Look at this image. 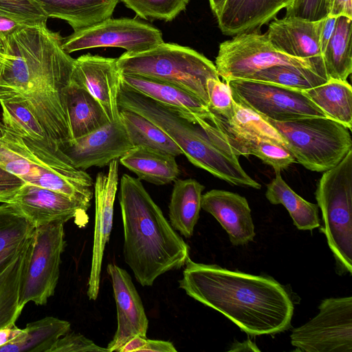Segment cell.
I'll return each instance as SVG.
<instances>
[{
  "label": "cell",
  "instance_id": "obj_24",
  "mask_svg": "<svg viewBox=\"0 0 352 352\" xmlns=\"http://www.w3.org/2000/svg\"><path fill=\"white\" fill-rule=\"evenodd\" d=\"M120 162L140 180L155 185L174 182L180 174L174 155L148 147L133 146L120 158Z\"/></svg>",
  "mask_w": 352,
  "mask_h": 352
},
{
  "label": "cell",
  "instance_id": "obj_23",
  "mask_svg": "<svg viewBox=\"0 0 352 352\" xmlns=\"http://www.w3.org/2000/svg\"><path fill=\"white\" fill-rule=\"evenodd\" d=\"M48 18L66 21L77 31L110 18L119 0H34Z\"/></svg>",
  "mask_w": 352,
  "mask_h": 352
},
{
  "label": "cell",
  "instance_id": "obj_42",
  "mask_svg": "<svg viewBox=\"0 0 352 352\" xmlns=\"http://www.w3.org/2000/svg\"><path fill=\"white\" fill-rule=\"evenodd\" d=\"M49 352H109L85 336L69 331L60 337Z\"/></svg>",
  "mask_w": 352,
  "mask_h": 352
},
{
  "label": "cell",
  "instance_id": "obj_11",
  "mask_svg": "<svg viewBox=\"0 0 352 352\" xmlns=\"http://www.w3.org/2000/svg\"><path fill=\"white\" fill-rule=\"evenodd\" d=\"M319 313L290 335L295 351L352 352V297L321 301Z\"/></svg>",
  "mask_w": 352,
  "mask_h": 352
},
{
  "label": "cell",
  "instance_id": "obj_18",
  "mask_svg": "<svg viewBox=\"0 0 352 352\" xmlns=\"http://www.w3.org/2000/svg\"><path fill=\"white\" fill-rule=\"evenodd\" d=\"M36 227L72 219L85 221L87 209L80 203L47 188L25 184L9 201Z\"/></svg>",
  "mask_w": 352,
  "mask_h": 352
},
{
  "label": "cell",
  "instance_id": "obj_43",
  "mask_svg": "<svg viewBox=\"0 0 352 352\" xmlns=\"http://www.w3.org/2000/svg\"><path fill=\"white\" fill-rule=\"evenodd\" d=\"M25 183L0 168V203H8Z\"/></svg>",
  "mask_w": 352,
  "mask_h": 352
},
{
  "label": "cell",
  "instance_id": "obj_21",
  "mask_svg": "<svg viewBox=\"0 0 352 352\" xmlns=\"http://www.w3.org/2000/svg\"><path fill=\"white\" fill-rule=\"evenodd\" d=\"M121 85L177 111L195 124L197 117L210 120L211 111L201 100L175 85L146 78L122 74Z\"/></svg>",
  "mask_w": 352,
  "mask_h": 352
},
{
  "label": "cell",
  "instance_id": "obj_52",
  "mask_svg": "<svg viewBox=\"0 0 352 352\" xmlns=\"http://www.w3.org/2000/svg\"><path fill=\"white\" fill-rule=\"evenodd\" d=\"M4 61V54L3 52L2 46L0 44V67Z\"/></svg>",
  "mask_w": 352,
  "mask_h": 352
},
{
  "label": "cell",
  "instance_id": "obj_13",
  "mask_svg": "<svg viewBox=\"0 0 352 352\" xmlns=\"http://www.w3.org/2000/svg\"><path fill=\"white\" fill-rule=\"evenodd\" d=\"M164 42L160 30L134 19L108 18L74 31L63 39L67 54L95 47H120L129 53L148 50Z\"/></svg>",
  "mask_w": 352,
  "mask_h": 352
},
{
  "label": "cell",
  "instance_id": "obj_20",
  "mask_svg": "<svg viewBox=\"0 0 352 352\" xmlns=\"http://www.w3.org/2000/svg\"><path fill=\"white\" fill-rule=\"evenodd\" d=\"M201 207L221 224L233 245H243L254 240V225L245 197L213 189L202 195Z\"/></svg>",
  "mask_w": 352,
  "mask_h": 352
},
{
  "label": "cell",
  "instance_id": "obj_26",
  "mask_svg": "<svg viewBox=\"0 0 352 352\" xmlns=\"http://www.w3.org/2000/svg\"><path fill=\"white\" fill-rule=\"evenodd\" d=\"M67 106L72 142L111 122L98 101L72 80L67 91Z\"/></svg>",
  "mask_w": 352,
  "mask_h": 352
},
{
  "label": "cell",
  "instance_id": "obj_47",
  "mask_svg": "<svg viewBox=\"0 0 352 352\" xmlns=\"http://www.w3.org/2000/svg\"><path fill=\"white\" fill-rule=\"evenodd\" d=\"M21 27H23V25L10 19L0 16V43H1L8 35Z\"/></svg>",
  "mask_w": 352,
  "mask_h": 352
},
{
  "label": "cell",
  "instance_id": "obj_1",
  "mask_svg": "<svg viewBox=\"0 0 352 352\" xmlns=\"http://www.w3.org/2000/svg\"><path fill=\"white\" fill-rule=\"evenodd\" d=\"M46 24L23 26L1 43L0 101L25 104L61 150L72 142L67 91L75 59Z\"/></svg>",
  "mask_w": 352,
  "mask_h": 352
},
{
  "label": "cell",
  "instance_id": "obj_6",
  "mask_svg": "<svg viewBox=\"0 0 352 352\" xmlns=\"http://www.w3.org/2000/svg\"><path fill=\"white\" fill-rule=\"evenodd\" d=\"M122 74L138 76L179 87L208 107L206 82L219 78L215 65L197 51L175 43H162L139 53L124 52L117 58Z\"/></svg>",
  "mask_w": 352,
  "mask_h": 352
},
{
  "label": "cell",
  "instance_id": "obj_46",
  "mask_svg": "<svg viewBox=\"0 0 352 352\" xmlns=\"http://www.w3.org/2000/svg\"><path fill=\"white\" fill-rule=\"evenodd\" d=\"M336 22V17L331 16H328L323 19L320 34V44L322 54L333 32Z\"/></svg>",
  "mask_w": 352,
  "mask_h": 352
},
{
  "label": "cell",
  "instance_id": "obj_28",
  "mask_svg": "<svg viewBox=\"0 0 352 352\" xmlns=\"http://www.w3.org/2000/svg\"><path fill=\"white\" fill-rule=\"evenodd\" d=\"M33 239L34 234L21 253L0 273V329L15 325L22 311L19 307V298Z\"/></svg>",
  "mask_w": 352,
  "mask_h": 352
},
{
  "label": "cell",
  "instance_id": "obj_14",
  "mask_svg": "<svg viewBox=\"0 0 352 352\" xmlns=\"http://www.w3.org/2000/svg\"><path fill=\"white\" fill-rule=\"evenodd\" d=\"M118 185V159L111 161L106 173H98L94 184L95 223L91 271L87 294L97 299L104 252L113 228V207Z\"/></svg>",
  "mask_w": 352,
  "mask_h": 352
},
{
  "label": "cell",
  "instance_id": "obj_22",
  "mask_svg": "<svg viewBox=\"0 0 352 352\" xmlns=\"http://www.w3.org/2000/svg\"><path fill=\"white\" fill-rule=\"evenodd\" d=\"M290 4V0H226L217 16L219 28L227 36L252 32Z\"/></svg>",
  "mask_w": 352,
  "mask_h": 352
},
{
  "label": "cell",
  "instance_id": "obj_31",
  "mask_svg": "<svg viewBox=\"0 0 352 352\" xmlns=\"http://www.w3.org/2000/svg\"><path fill=\"white\" fill-rule=\"evenodd\" d=\"M280 170L267 184L265 197L272 204H282L288 211L294 225L300 230H312L320 225L317 204L304 199L284 181Z\"/></svg>",
  "mask_w": 352,
  "mask_h": 352
},
{
  "label": "cell",
  "instance_id": "obj_29",
  "mask_svg": "<svg viewBox=\"0 0 352 352\" xmlns=\"http://www.w3.org/2000/svg\"><path fill=\"white\" fill-rule=\"evenodd\" d=\"M70 327L68 321L52 316L30 322L12 342L1 346L0 352H49Z\"/></svg>",
  "mask_w": 352,
  "mask_h": 352
},
{
  "label": "cell",
  "instance_id": "obj_38",
  "mask_svg": "<svg viewBox=\"0 0 352 352\" xmlns=\"http://www.w3.org/2000/svg\"><path fill=\"white\" fill-rule=\"evenodd\" d=\"M125 6L145 19L170 21L186 9L190 0H122Z\"/></svg>",
  "mask_w": 352,
  "mask_h": 352
},
{
  "label": "cell",
  "instance_id": "obj_49",
  "mask_svg": "<svg viewBox=\"0 0 352 352\" xmlns=\"http://www.w3.org/2000/svg\"><path fill=\"white\" fill-rule=\"evenodd\" d=\"M16 325L0 329V347L12 342L22 331Z\"/></svg>",
  "mask_w": 352,
  "mask_h": 352
},
{
  "label": "cell",
  "instance_id": "obj_51",
  "mask_svg": "<svg viewBox=\"0 0 352 352\" xmlns=\"http://www.w3.org/2000/svg\"><path fill=\"white\" fill-rule=\"evenodd\" d=\"M225 1L226 0H209L210 8L216 17L218 16Z\"/></svg>",
  "mask_w": 352,
  "mask_h": 352
},
{
  "label": "cell",
  "instance_id": "obj_10",
  "mask_svg": "<svg viewBox=\"0 0 352 352\" xmlns=\"http://www.w3.org/2000/svg\"><path fill=\"white\" fill-rule=\"evenodd\" d=\"M64 223L58 221L35 228L32 252L21 285L20 309L31 301L36 305H45L54 295L65 247Z\"/></svg>",
  "mask_w": 352,
  "mask_h": 352
},
{
  "label": "cell",
  "instance_id": "obj_8",
  "mask_svg": "<svg viewBox=\"0 0 352 352\" xmlns=\"http://www.w3.org/2000/svg\"><path fill=\"white\" fill-rule=\"evenodd\" d=\"M281 135L297 163L324 172L352 150L351 130L329 118L309 117L278 122L263 118Z\"/></svg>",
  "mask_w": 352,
  "mask_h": 352
},
{
  "label": "cell",
  "instance_id": "obj_15",
  "mask_svg": "<svg viewBox=\"0 0 352 352\" xmlns=\"http://www.w3.org/2000/svg\"><path fill=\"white\" fill-rule=\"evenodd\" d=\"M117 309V329L107 345L109 352L119 350L133 337H146L148 320L141 298L128 272L116 265L107 267Z\"/></svg>",
  "mask_w": 352,
  "mask_h": 352
},
{
  "label": "cell",
  "instance_id": "obj_35",
  "mask_svg": "<svg viewBox=\"0 0 352 352\" xmlns=\"http://www.w3.org/2000/svg\"><path fill=\"white\" fill-rule=\"evenodd\" d=\"M208 121L232 134L267 139L286 147L283 138L270 123L253 110L235 101L234 113L229 120L211 111V118Z\"/></svg>",
  "mask_w": 352,
  "mask_h": 352
},
{
  "label": "cell",
  "instance_id": "obj_53",
  "mask_svg": "<svg viewBox=\"0 0 352 352\" xmlns=\"http://www.w3.org/2000/svg\"><path fill=\"white\" fill-rule=\"evenodd\" d=\"M5 130V126L2 122H0V133H2Z\"/></svg>",
  "mask_w": 352,
  "mask_h": 352
},
{
  "label": "cell",
  "instance_id": "obj_27",
  "mask_svg": "<svg viewBox=\"0 0 352 352\" xmlns=\"http://www.w3.org/2000/svg\"><path fill=\"white\" fill-rule=\"evenodd\" d=\"M35 226L14 206L0 205V273L21 253L32 239Z\"/></svg>",
  "mask_w": 352,
  "mask_h": 352
},
{
  "label": "cell",
  "instance_id": "obj_3",
  "mask_svg": "<svg viewBox=\"0 0 352 352\" xmlns=\"http://www.w3.org/2000/svg\"><path fill=\"white\" fill-rule=\"evenodd\" d=\"M119 203L124 231L123 256L136 280L152 286L163 274L180 269L190 248L165 218L138 178L124 174Z\"/></svg>",
  "mask_w": 352,
  "mask_h": 352
},
{
  "label": "cell",
  "instance_id": "obj_50",
  "mask_svg": "<svg viewBox=\"0 0 352 352\" xmlns=\"http://www.w3.org/2000/svg\"><path fill=\"white\" fill-rule=\"evenodd\" d=\"M228 351H260L256 344L250 339L243 342H234Z\"/></svg>",
  "mask_w": 352,
  "mask_h": 352
},
{
  "label": "cell",
  "instance_id": "obj_12",
  "mask_svg": "<svg viewBox=\"0 0 352 352\" xmlns=\"http://www.w3.org/2000/svg\"><path fill=\"white\" fill-rule=\"evenodd\" d=\"M226 82L236 102L262 118L278 122L309 117L327 118L302 91L248 79H233Z\"/></svg>",
  "mask_w": 352,
  "mask_h": 352
},
{
  "label": "cell",
  "instance_id": "obj_45",
  "mask_svg": "<svg viewBox=\"0 0 352 352\" xmlns=\"http://www.w3.org/2000/svg\"><path fill=\"white\" fill-rule=\"evenodd\" d=\"M329 16H344L352 19V0H333Z\"/></svg>",
  "mask_w": 352,
  "mask_h": 352
},
{
  "label": "cell",
  "instance_id": "obj_16",
  "mask_svg": "<svg viewBox=\"0 0 352 352\" xmlns=\"http://www.w3.org/2000/svg\"><path fill=\"white\" fill-rule=\"evenodd\" d=\"M120 75L117 58L87 54L75 59L72 80L98 101L109 121L113 122L120 120Z\"/></svg>",
  "mask_w": 352,
  "mask_h": 352
},
{
  "label": "cell",
  "instance_id": "obj_39",
  "mask_svg": "<svg viewBox=\"0 0 352 352\" xmlns=\"http://www.w3.org/2000/svg\"><path fill=\"white\" fill-rule=\"evenodd\" d=\"M0 16L23 26L46 24L48 16L34 0H0Z\"/></svg>",
  "mask_w": 352,
  "mask_h": 352
},
{
  "label": "cell",
  "instance_id": "obj_7",
  "mask_svg": "<svg viewBox=\"0 0 352 352\" xmlns=\"http://www.w3.org/2000/svg\"><path fill=\"white\" fill-rule=\"evenodd\" d=\"M322 212L318 228L327 239L340 275L352 274V150L324 172L315 192Z\"/></svg>",
  "mask_w": 352,
  "mask_h": 352
},
{
  "label": "cell",
  "instance_id": "obj_40",
  "mask_svg": "<svg viewBox=\"0 0 352 352\" xmlns=\"http://www.w3.org/2000/svg\"><path fill=\"white\" fill-rule=\"evenodd\" d=\"M208 108L226 120H229L234 113V100L227 82L219 78H209L206 82Z\"/></svg>",
  "mask_w": 352,
  "mask_h": 352
},
{
  "label": "cell",
  "instance_id": "obj_54",
  "mask_svg": "<svg viewBox=\"0 0 352 352\" xmlns=\"http://www.w3.org/2000/svg\"><path fill=\"white\" fill-rule=\"evenodd\" d=\"M296 1H297V0H290L291 4H290V6H289V7H290L291 6H292V5H293V4H294ZM289 7H288V8H289ZM286 9H287V8H286Z\"/></svg>",
  "mask_w": 352,
  "mask_h": 352
},
{
  "label": "cell",
  "instance_id": "obj_32",
  "mask_svg": "<svg viewBox=\"0 0 352 352\" xmlns=\"http://www.w3.org/2000/svg\"><path fill=\"white\" fill-rule=\"evenodd\" d=\"M329 118L352 128V88L347 80L329 79L314 88L302 91Z\"/></svg>",
  "mask_w": 352,
  "mask_h": 352
},
{
  "label": "cell",
  "instance_id": "obj_25",
  "mask_svg": "<svg viewBox=\"0 0 352 352\" xmlns=\"http://www.w3.org/2000/svg\"><path fill=\"white\" fill-rule=\"evenodd\" d=\"M205 187L194 179L174 181L168 205L170 223L175 230L190 238L199 218L202 192Z\"/></svg>",
  "mask_w": 352,
  "mask_h": 352
},
{
  "label": "cell",
  "instance_id": "obj_33",
  "mask_svg": "<svg viewBox=\"0 0 352 352\" xmlns=\"http://www.w3.org/2000/svg\"><path fill=\"white\" fill-rule=\"evenodd\" d=\"M352 19L336 17L333 32L322 56L328 79L346 80L352 72Z\"/></svg>",
  "mask_w": 352,
  "mask_h": 352
},
{
  "label": "cell",
  "instance_id": "obj_5",
  "mask_svg": "<svg viewBox=\"0 0 352 352\" xmlns=\"http://www.w3.org/2000/svg\"><path fill=\"white\" fill-rule=\"evenodd\" d=\"M118 104L119 109L140 114L160 127L195 166L232 185L246 188L252 185L254 180L241 166L238 156L177 111L122 85Z\"/></svg>",
  "mask_w": 352,
  "mask_h": 352
},
{
  "label": "cell",
  "instance_id": "obj_9",
  "mask_svg": "<svg viewBox=\"0 0 352 352\" xmlns=\"http://www.w3.org/2000/svg\"><path fill=\"white\" fill-rule=\"evenodd\" d=\"M278 65L310 69L327 75L323 64L278 52L266 33L257 31L237 34L221 43L215 60L218 74L225 82L246 79L256 72Z\"/></svg>",
  "mask_w": 352,
  "mask_h": 352
},
{
  "label": "cell",
  "instance_id": "obj_34",
  "mask_svg": "<svg viewBox=\"0 0 352 352\" xmlns=\"http://www.w3.org/2000/svg\"><path fill=\"white\" fill-rule=\"evenodd\" d=\"M119 114L133 146L148 147L175 157L183 154L164 131L145 117L126 109H119Z\"/></svg>",
  "mask_w": 352,
  "mask_h": 352
},
{
  "label": "cell",
  "instance_id": "obj_48",
  "mask_svg": "<svg viewBox=\"0 0 352 352\" xmlns=\"http://www.w3.org/2000/svg\"><path fill=\"white\" fill-rule=\"evenodd\" d=\"M147 337L135 336L131 338L118 352H140L146 344Z\"/></svg>",
  "mask_w": 352,
  "mask_h": 352
},
{
  "label": "cell",
  "instance_id": "obj_2",
  "mask_svg": "<svg viewBox=\"0 0 352 352\" xmlns=\"http://www.w3.org/2000/svg\"><path fill=\"white\" fill-rule=\"evenodd\" d=\"M179 287L249 336L274 335L291 327L294 309L291 295L271 276L232 271L188 258Z\"/></svg>",
  "mask_w": 352,
  "mask_h": 352
},
{
  "label": "cell",
  "instance_id": "obj_4",
  "mask_svg": "<svg viewBox=\"0 0 352 352\" xmlns=\"http://www.w3.org/2000/svg\"><path fill=\"white\" fill-rule=\"evenodd\" d=\"M0 168L25 184L63 194L86 208L94 197V181L49 138L21 137L5 128L0 133Z\"/></svg>",
  "mask_w": 352,
  "mask_h": 352
},
{
  "label": "cell",
  "instance_id": "obj_36",
  "mask_svg": "<svg viewBox=\"0 0 352 352\" xmlns=\"http://www.w3.org/2000/svg\"><path fill=\"white\" fill-rule=\"evenodd\" d=\"M246 79L271 82L300 91L314 88L329 80L327 75L317 71L283 65L261 69Z\"/></svg>",
  "mask_w": 352,
  "mask_h": 352
},
{
  "label": "cell",
  "instance_id": "obj_37",
  "mask_svg": "<svg viewBox=\"0 0 352 352\" xmlns=\"http://www.w3.org/2000/svg\"><path fill=\"white\" fill-rule=\"evenodd\" d=\"M0 104L2 123L6 129L21 137L37 140L48 138L38 121L25 104L3 101H0Z\"/></svg>",
  "mask_w": 352,
  "mask_h": 352
},
{
  "label": "cell",
  "instance_id": "obj_44",
  "mask_svg": "<svg viewBox=\"0 0 352 352\" xmlns=\"http://www.w3.org/2000/svg\"><path fill=\"white\" fill-rule=\"evenodd\" d=\"M140 352H177L173 344L169 341L146 340Z\"/></svg>",
  "mask_w": 352,
  "mask_h": 352
},
{
  "label": "cell",
  "instance_id": "obj_30",
  "mask_svg": "<svg viewBox=\"0 0 352 352\" xmlns=\"http://www.w3.org/2000/svg\"><path fill=\"white\" fill-rule=\"evenodd\" d=\"M213 125L232 152L238 157L253 155L265 164L270 165L274 170L285 169L296 162L291 152L278 142L263 138L239 136L219 126Z\"/></svg>",
  "mask_w": 352,
  "mask_h": 352
},
{
  "label": "cell",
  "instance_id": "obj_41",
  "mask_svg": "<svg viewBox=\"0 0 352 352\" xmlns=\"http://www.w3.org/2000/svg\"><path fill=\"white\" fill-rule=\"evenodd\" d=\"M333 0H297L286 9V16H295L311 21L329 16Z\"/></svg>",
  "mask_w": 352,
  "mask_h": 352
},
{
  "label": "cell",
  "instance_id": "obj_19",
  "mask_svg": "<svg viewBox=\"0 0 352 352\" xmlns=\"http://www.w3.org/2000/svg\"><path fill=\"white\" fill-rule=\"evenodd\" d=\"M322 23L323 19L311 21L285 16L272 21L266 34L277 51L324 65L320 44Z\"/></svg>",
  "mask_w": 352,
  "mask_h": 352
},
{
  "label": "cell",
  "instance_id": "obj_17",
  "mask_svg": "<svg viewBox=\"0 0 352 352\" xmlns=\"http://www.w3.org/2000/svg\"><path fill=\"white\" fill-rule=\"evenodd\" d=\"M132 147L120 119L74 140L62 151L75 168L85 170L91 166L109 165Z\"/></svg>",
  "mask_w": 352,
  "mask_h": 352
}]
</instances>
